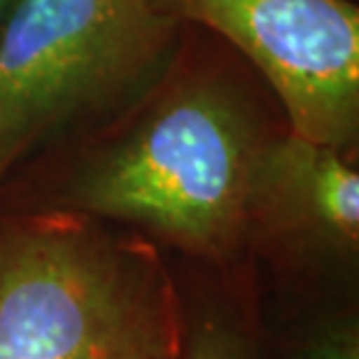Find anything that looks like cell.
<instances>
[{
    "instance_id": "1",
    "label": "cell",
    "mask_w": 359,
    "mask_h": 359,
    "mask_svg": "<svg viewBox=\"0 0 359 359\" xmlns=\"http://www.w3.org/2000/svg\"><path fill=\"white\" fill-rule=\"evenodd\" d=\"M236 56V54H233ZM238 56L180 42L168 68L112 119L28 163L5 210H61L128 229L191 264L245 255V194L257 156L287 124Z\"/></svg>"
},
{
    "instance_id": "2",
    "label": "cell",
    "mask_w": 359,
    "mask_h": 359,
    "mask_svg": "<svg viewBox=\"0 0 359 359\" xmlns=\"http://www.w3.org/2000/svg\"><path fill=\"white\" fill-rule=\"evenodd\" d=\"M182 33L154 0H12L0 24V191L131 105Z\"/></svg>"
},
{
    "instance_id": "3",
    "label": "cell",
    "mask_w": 359,
    "mask_h": 359,
    "mask_svg": "<svg viewBox=\"0 0 359 359\" xmlns=\"http://www.w3.org/2000/svg\"><path fill=\"white\" fill-rule=\"evenodd\" d=\"M182 313L159 245L61 210L0 212V359H75Z\"/></svg>"
},
{
    "instance_id": "4",
    "label": "cell",
    "mask_w": 359,
    "mask_h": 359,
    "mask_svg": "<svg viewBox=\"0 0 359 359\" xmlns=\"http://www.w3.org/2000/svg\"><path fill=\"white\" fill-rule=\"evenodd\" d=\"M187 28L222 40L276 100L287 128L355 152L359 7L353 0H154Z\"/></svg>"
},
{
    "instance_id": "5",
    "label": "cell",
    "mask_w": 359,
    "mask_h": 359,
    "mask_svg": "<svg viewBox=\"0 0 359 359\" xmlns=\"http://www.w3.org/2000/svg\"><path fill=\"white\" fill-rule=\"evenodd\" d=\"M355 152L294 135L290 128L257 156L245 194V255L283 276L355 269L359 173Z\"/></svg>"
},
{
    "instance_id": "6",
    "label": "cell",
    "mask_w": 359,
    "mask_h": 359,
    "mask_svg": "<svg viewBox=\"0 0 359 359\" xmlns=\"http://www.w3.org/2000/svg\"><path fill=\"white\" fill-rule=\"evenodd\" d=\"M210 285L187 287L182 294L184 332L180 359H266L252 262L233 269H208Z\"/></svg>"
},
{
    "instance_id": "7",
    "label": "cell",
    "mask_w": 359,
    "mask_h": 359,
    "mask_svg": "<svg viewBox=\"0 0 359 359\" xmlns=\"http://www.w3.org/2000/svg\"><path fill=\"white\" fill-rule=\"evenodd\" d=\"M182 332H184V313L156 322L154 327L133 336L124 343L100 353H89L75 359H180L182 353Z\"/></svg>"
},
{
    "instance_id": "8",
    "label": "cell",
    "mask_w": 359,
    "mask_h": 359,
    "mask_svg": "<svg viewBox=\"0 0 359 359\" xmlns=\"http://www.w3.org/2000/svg\"><path fill=\"white\" fill-rule=\"evenodd\" d=\"M294 359H359V334L355 318L327 322L308 334Z\"/></svg>"
},
{
    "instance_id": "9",
    "label": "cell",
    "mask_w": 359,
    "mask_h": 359,
    "mask_svg": "<svg viewBox=\"0 0 359 359\" xmlns=\"http://www.w3.org/2000/svg\"><path fill=\"white\" fill-rule=\"evenodd\" d=\"M10 5H12V0H0V24H3L5 14H7V10H10Z\"/></svg>"
}]
</instances>
